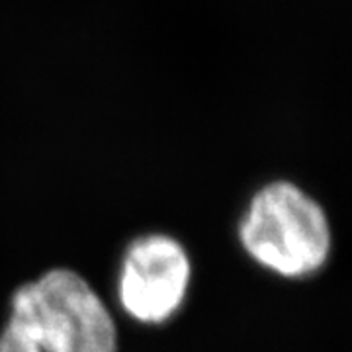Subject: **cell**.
I'll return each instance as SVG.
<instances>
[{
  "label": "cell",
  "instance_id": "1",
  "mask_svg": "<svg viewBox=\"0 0 352 352\" xmlns=\"http://www.w3.org/2000/svg\"><path fill=\"white\" fill-rule=\"evenodd\" d=\"M237 231L252 261L284 278L319 272L333 247L327 212L289 180H272L256 190Z\"/></svg>",
  "mask_w": 352,
  "mask_h": 352
},
{
  "label": "cell",
  "instance_id": "2",
  "mask_svg": "<svg viewBox=\"0 0 352 352\" xmlns=\"http://www.w3.org/2000/svg\"><path fill=\"white\" fill-rule=\"evenodd\" d=\"M8 325L41 352H118L110 309L87 280L69 268H53L16 289Z\"/></svg>",
  "mask_w": 352,
  "mask_h": 352
},
{
  "label": "cell",
  "instance_id": "3",
  "mask_svg": "<svg viewBox=\"0 0 352 352\" xmlns=\"http://www.w3.org/2000/svg\"><path fill=\"white\" fill-rule=\"evenodd\" d=\"M192 263L184 245L166 233H147L127 245L118 274V300L131 319L163 325L188 294Z\"/></svg>",
  "mask_w": 352,
  "mask_h": 352
},
{
  "label": "cell",
  "instance_id": "4",
  "mask_svg": "<svg viewBox=\"0 0 352 352\" xmlns=\"http://www.w3.org/2000/svg\"><path fill=\"white\" fill-rule=\"evenodd\" d=\"M0 352H41L28 339L25 335H22L18 329H14L12 325L6 323V327L2 329L0 333Z\"/></svg>",
  "mask_w": 352,
  "mask_h": 352
}]
</instances>
